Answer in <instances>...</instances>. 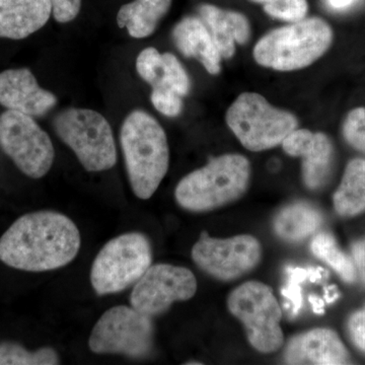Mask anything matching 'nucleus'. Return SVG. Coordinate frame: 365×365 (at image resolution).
<instances>
[{
	"label": "nucleus",
	"mask_w": 365,
	"mask_h": 365,
	"mask_svg": "<svg viewBox=\"0 0 365 365\" xmlns=\"http://www.w3.org/2000/svg\"><path fill=\"white\" fill-rule=\"evenodd\" d=\"M81 246V232L68 216L38 211L21 216L0 237V260L19 270L46 272L68 265Z\"/></svg>",
	"instance_id": "nucleus-1"
},
{
	"label": "nucleus",
	"mask_w": 365,
	"mask_h": 365,
	"mask_svg": "<svg viewBox=\"0 0 365 365\" xmlns=\"http://www.w3.org/2000/svg\"><path fill=\"white\" fill-rule=\"evenodd\" d=\"M120 143L132 191L137 198L148 200L169 170L167 134L155 118L134 110L122 124Z\"/></svg>",
	"instance_id": "nucleus-2"
},
{
	"label": "nucleus",
	"mask_w": 365,
	"mask_h": 365,
	"mask_svg": "<svg viewBox=\"0 0 365 365\" xmlns=\"http://www.w3.org/2000/svg\"><path fill=\"white\" fill-rule=\"evenodd\" d=\"M251 180L248 158L230 153L210 158L207 165L182 178L175 198L191 212H207L234 202L244 195Z\"/></svg>",
	"instance_id": "nucleus-3"
},
{
	"label": "nucleus",
	"mask_w": 365,
	"mask_h": 365,
	"mask_svg": "<svg viewBox=\"0 0 365 365\" xmlns=\"http://www.w3.org/2000/svg\"><path fill=\"white\" fill-rule=\"evenodd\" d=\"M333 39L332 28L326 21L306 18L266 34L255 46L254 59L273 71H299L324 56Z\"/></svg>",
	"instance_id": "nucleus-4"
},
{
	"label": "nucleus",
	"mask_w": 365,
	"mask_h": 365,
	"mask_svg": "<svg viewBox=\"0 0 365 365\" xmlns=\"http://www.w3.org/2000/svg\"><path fill=\"white\" fill-rule=\"evenodd\" d=\"M227 126L247 150L263 151L279 145L299 127L294 114L277 109L257 93H242L227 112Z\"/></svg>",
	"instance_id": "nucleus-5"
},
{
	"label": "nucleus",
	"mask_w": 365,
	"mask_h": 365,
	"mask_svg": "<svg viewBox=\"0 0 365 365\" xmlns=\"http://www.w3.org/2000/svg\"><path fill=\"white\" fill-rule=\"evenodd\" d=\"M53 127L88 172H103L116 165L111 125L100 113L81 108L64 110L55 118Z\"/></svg>",
	"instance_id": "nucleus-6"
},
{
	"label": "nucleus",
	"mask_w": 365,
	"mask_h": 365,
	"mask_svg": "<svg viewBox=\"0 0 365 365\" xmlns=\"http://www.w3.org/2000/svg\"><path fill=\"white\" fill-rule=\"evenodd\" d=\"M153 265V248L141 232H127L110 240L98 252L91 269L96 294H118L135 284Z\"/></svg>",
	"instance_id": "nucleus-7"
},
{
	"label": "nucleus",
	"mask_w": 365,
	"mask_h": 365,
	"mask_svg": "<svg viewBox=\"0 0 365 365\" xmlns=\"http://www.w3.org/2000/svg\"><path fill=\"white\" fill-rule=\"evenodd\" d=\"M227 307L245 326L250 344L257 351L272 353L280 349L282 312L270 287L258 281L244 283L230 294Z\"/></svg>",
	"instance_id": "nucleus-8"
},
{
	"label": "nucleus",
	"mask_w": 365,
	"mask_h": 365,
	"mask_svg": "<svg viewBox=\"0 0 365 365\" xmlns=\"http://www.w3.org/2000/svg\"><path fill=\"white\" fill-rule=\"evenodd\" d=\"M155 340L153 318L133 307H111L102 314L91 331L88 346L97 354H122L145 359Z\"/></svg>",
	"instance_id": "nucleus-9"
},
{
	"label": "nucleus",
	"mask_w": 365,
	"mask_h": 365,
	"mask_svg": "<svg viewBox=\"0 0 365 365\" xmlns=\"http://www.w3.org/2000/svg\"><path fill=\"white\" fill-rule=\"evenodd\" d=\"M0 144L26 176L40 179L51 170L55 158L51 138L29 115L7 110L0 116Z\"/></svg>",
	"instance_id": "nucleus-10"
},
{
	"label": "nucleus",
	"mask_w": 365,
	"mask_h": 365,
	"mask_svg": "<svg viewBox=\"0 0 365 365\" xmlns=\"http://www.w3.org/2000/svg\"><path fill=\"white\" fill-rule=\"evenodd\" d=\"M261 256L260 242L249 235L216 239L202 232L192 249V259L196 265L223 281L235 279L253 270Z\"/></svg>",
	"instance_id": "nucleus-11"
},
{
	"label": "nucleus",
	"mask_w": 365,
	"mask_h": 365,
	"mask_svg": "<svg viewBox=\"0 0 365 365\" xmlns=\"http://www.w3.org/2000/svg\"><path fill=\"white\" fill-rule=\"evenodd\" d=\"M197 292L195 275L189 269L155 264L143 274L130 295L131 307L144 314L160 316L174 302L192 299Z\"/></svg>",
	"instance_id": "nucleus-12"
},
{
	"label": "nucleus",
	"mask_w": 365,
	"mask_h": 365,
	"mask_svg": "<svg viewBox=\"0 0 365 365\" xmlns=\"http://www.w3.org/2000/svg\"><path fill=\"white\" fill-rule=\"evenodd\" d=\"M281 145L287 155L302 158V180L307 189H321L326 184L332 172L334 146L325 133L297 128Z\"/></svg>",
	"instance_id": "nucleus-13"
},
{
	"label": "nucleus",
	"mask_w": 365,
	"mask_h": 365,
	"mask_svg": "<svg viewBox=\"0 0 365 365\" xmlns=\"http://www.w3.org/2000/svg\"><path fill=\"white\" fill-rule=\"evenodd\" d=\"M56 103L57 98L41 88L29 69H7L0 73V105L7 110L42 116Z\"/></svg>",
	"instance_id": "nucleus-14"
},
{
	"label": "nucleus",
	"mask_w": 365,
	"mask_h": 365,
	"mask_svg": "<svg viewBox=\"0 0 365 365\" xmlns=\"http://www.w3.org/2000/svg\"><path fill=\"white\" fill-rule=\"evenodd\" d=\"M284 359L288 364H349L350 356L337 333L319 328L295 336L288 343Z\"/></svg>",
	"instance_id": "nucleus-15"
},
{
	"label": "nucleus",
	"mask_w": 365,
	"mask_h": 365,
	"mask_svg": "<svg viewBox=\"0 0 365 365\" xmlns=\"http://www.w3.org/2000/svg\"><path fill=\"white\" fill-rule=\"evenodd\" d=\"M51 14V0H0V38L25 39L41 30Z\"/></svg>",
	"instance_id": "nucleus-16"
},
{
	"label": "nucleus",
	"mask_w": 365,
	"mask_h": 365,
	"mask_svg": "<svg viewBox=\"0 0 365 365\" xmlns=\"http://www.w3.org/2000/svg\"><path fill=\"white\" fill-rule=\"evenodd\" d=\"M173 40L185 57L198 60L209 74L220 73L222 54L199 16H186L180 21L173 30Z\"/></svg>",
	"instance_id": "nucleus-17"
},
{
	"label": "nucleus",
	"mask_w": 365,
	"mask_h": 365,
	"mask_svg": "<svg viewBox=\"0 0 365 365\" xmlns=\"http://www.w3.org/2000/svg\"><path fill=\"white\" fill-rule=\"evenodd\" d=\"M198 14L207 26L223 59L232 58L235 53V44H246L251 37V24L248 18L239 11L204 4L198 6Z\"/></svg>",
	"instance_id": "nucleus-18"
},
{
	"label": "nucleus",
	"mask_w": 365,
	"mask_h": 365,
	"mask_svg": "<svg viewBox=\"0 0 365 365\" xmlns=\"http://www.w3.org/2000/svg\"><path fill=\"white\" fill-rule=\"evenodd\" d=\"M173 0H134L124 4L117 14L119 28H126L132 38L143 39L157 30L158 24L169 13Z\"/></svg>",
	"instance_id": "nucleus-19"
},
{
	"label": "nucleus",
	"mask_w": 365,
	"mask_h": 365,
	"mask_svg": "<svg viewBox=\"0 0 365 365\" xmlns=\"http://www.w3.org/2000/svg\"><path fill=\"white\" fill-rule=\"evenodd\" d=\"M323 223L321 212L311 204H290L278 212L274 220V232L283 241L299 242L316 234Z\"/></svg>",
	"instance_id": "nucleus-20"
},
{
	"label": "nucleus",
	"mask_w": 365,
	"mask_h": 365,
	"mask_svg": "<svg viewBox=\"0 0 365 365\" xmlns=\"http://www.w3.org/2000/svg\"><path fill=\"white\" fill-rule=\"evenodd\" d=\"M336 212L355 216L365 211V160L354 158L346 165L342 181L333 197Z\"/></svg>",
	"instance_id": "nucleus-21"
},
{
	"label": "nucleus",
	"mask_w": 365,
	"mask_h": 365,
	"mask_svg": "<svg viewBox=\"0 0 365 365\" xmlns=\"http://www.w3.org/2000/svg\"><path fill=\"white\" fill-rule=\"evenodd\" d=\"M311 250L319 260L328 264L345 282L353 283L357 279V271L351 257L341 251L332 235L319 232L311 242Z\"/></svg>",
	"instance_id": "nucleus-22"
},
{
	"label": "nucleus",
	"mask_w": 365,
	"mask_h": 365,
	"mask_svg": "<svg viewBox=\"0 0 365 365\" xmlns=\"http://www.w3.org/2000/svg\"><path fill=\"white\" fill-rule=\"evenodd\" d=\"M59 357L54 349L41 348L28 351L16 343L0 344V365H55L59 364Z\"/></svg>",
	"instance_id": "nucleus-23"
},
{
	"label": "nucleus",
	"mask_w": 365,
	"mask_h": 365,
	"mask_svg": "<svg viewBox=\"0 0 365 365\" xmlns=\"http://www.w3.org/2000/svg\"><path fill=\"white\" fill-rule=\"evenodd\" d=\"M288 281L287 285L281 290V294L290 302V309L294 316H297L302 307V287L300 284L307 279L312 282L322 280L326 271L322 268H294L287 267Z\"/></svg>",
	"instance_id": "nucleus-24"
},
{
	"label": "nucleus",
	"mask_w": 365,
	"mask_h": 365,
	"mask_svg": "<svg viewBox=\"0 0 365 365\" xmlns=\"http://www.w3.org/2000/svg\"><path fill=\"white\" fill-rule=\"evenodd\" d=\"M262 4L264 11L276 20L295 23L306 19L309 11L307 0H250Z\"/></svg>",
	"instance_id": "nucleus-25"
},
{
	"label": "nucleus",
	"mask_w": 365,
	"mask_h": 365,
	"mask_svg": "<svg viewBox=\"0 0 365 365\" xmlns=\"http://www.w3.org/2000/svg\"><path fill=\"white\" fill-rule=\"evenodd\" d=\"M163 88L177 91L181 97L188 95L191 81L180 60L172 53H163Z\"/></svg>",
	"instance_id": "nucleus-26"
},
{
	"label": "nucleus",
	"mask_w": 365,
	"mask_h": 365,
	"mask_svg": "<svg viewBox=\"0 0 365 365\" xmlns=\"http://www.w3.org/2000/svg\"><path fill=\"white\" fill-rule=\"evenodd\" d=\"M136 71L151 88H162L163 56L155 48H145L139 53L136 59Z\"/></svg>",
	"instance_id": "nucleus-27"
},
{
	"label": "nucleus",
	"mask_w": 365,
	"mask_h": 365,
	"mask_svg": "<svg viewBox=\"0 0 365 365\" xmlns=\"http://www.w3.org/2000/svg\"><path fill=\"white\" fill-rule=\"evenodd\" d=\"M342 132L346 143L355 150L365 153V108H355L348 113Z\"/></svg>",
	"instance_id": "nucleus-28"
},
{
	"label": "nucleus",
	"mask_w": 365,
	"mask_h": 365,
	"mask_svg": "<svg viewBox=\"0 0 365 365\" xmlns=\"http://www.w3.org/2000/svg\"><path fill=\"white\" fill-rule=\"evenodd\" d=\"M150 100L153 107L167 117L179 116L184 107L181 96L170 88H153Z\"/></svg>",
	"instance_id": "nucleus-29"
},
{
	"label": "nucleus",
	"mask_w": 365,
	"mask_h": 365,
	"mask_svg": "<svg viewBox=\"0 0 365 365\" xmlns=\"http://www.w3.org/2000/svg\"><path fill=\"white\" fill-rule=\"evenodd\" d=\"M52 14L55 21L66 24L78 16L81 0H51Z\"/></svg>",
	"instance_id": "nucleus-30"
},
{
	"label": "nucleus",
	"mask_w": 365,
	"mask_h": 365,
	"mask_svg": "<svg viewBox=\"0 0 365 365\" xmlns=\"http://www.w3.org/2000/svg\"><path fill=\"white\" fill-rule=\"evenodd\" d=\"M348 332L353 344L365 353V307L350 317Z\"/></svg>",
	"instance_id": "nucleus-31"
},
{
	"label": "nucleus",
	"mask_w": 365,
	"mask_h": 365,
	"mask_svg": "<svg viewBox=\"0 0 365 365\" xmlns=\"http://www.w3.org/2000/svg\"><path fill=\"white\" fill-rule=\"evenodd\" d=\"M351 259L356 268L357 275L365 285V237L364 240L353 242Z\"/></svg>",
	"instance_id": "nucleus-32"
},
{
	"label": "nucleus",
	"mask_w": 365,
	"mask_h": 365,
	"mask_svg": "<svg viewBox=\"0 0 365 365\" xmlns=\"http://www.w3.org/2000/svg\"><path fill=\"white\" fill-rule=\"evenodd\" d=\"M309 302H311L312 306H313L314 313L319 314L324 313L325 302H324L323 299H319V297H314V295H311V297H309Z\"/></svg>",
	"instance_id": "nucleus-33"
},
{
	"label": "nucleus",
	"mask_w": 365,
	"mask_h": 365,
	"mask_svg": "<svg viewBox=\"0 0 365 365\" xmlns=\"http://www.w3.org/2000/svg\"><path fill=\"white\" fill-rule=\"evenodd\" d=\"M355 0H328L329 4L335 9H346L349 6H351Z\"/></svg>",
	"instance_id": "nucleus-34"
},
{
	"label": "nucleus",
	"mask_w": 365,
	"mask_h": 365,
	"mask_svg": "<svg viewBox=\"0 0 365 365\" xmlns=\"http://www.w3.org/2000/svg\"><path fill=\"white\" fill-rule=\"evenodd\" d=\"M335 288L332 287L326 289L325 299L328 304H331V302H334L338 299V294L335 292Z\"/></svg>",
	"instance_id": "nucleus-35"
},
{
	"label": "nucleus",
	"mask_w": 365,
	"mask_h": 365,
	"mask_svg": "<svg viewBox=\"0 0 365 365\" xmlns=\"http://www.w3.org/2000/svg\"><path fill=\"white\" fill-rule=\"evenodd\" d=\"M186 364H188V365H197V364H199V365H201L202 364H201V362H187Z\"/></svg>",
	"instance_id": "nucleus-36"
}]
</instances>
